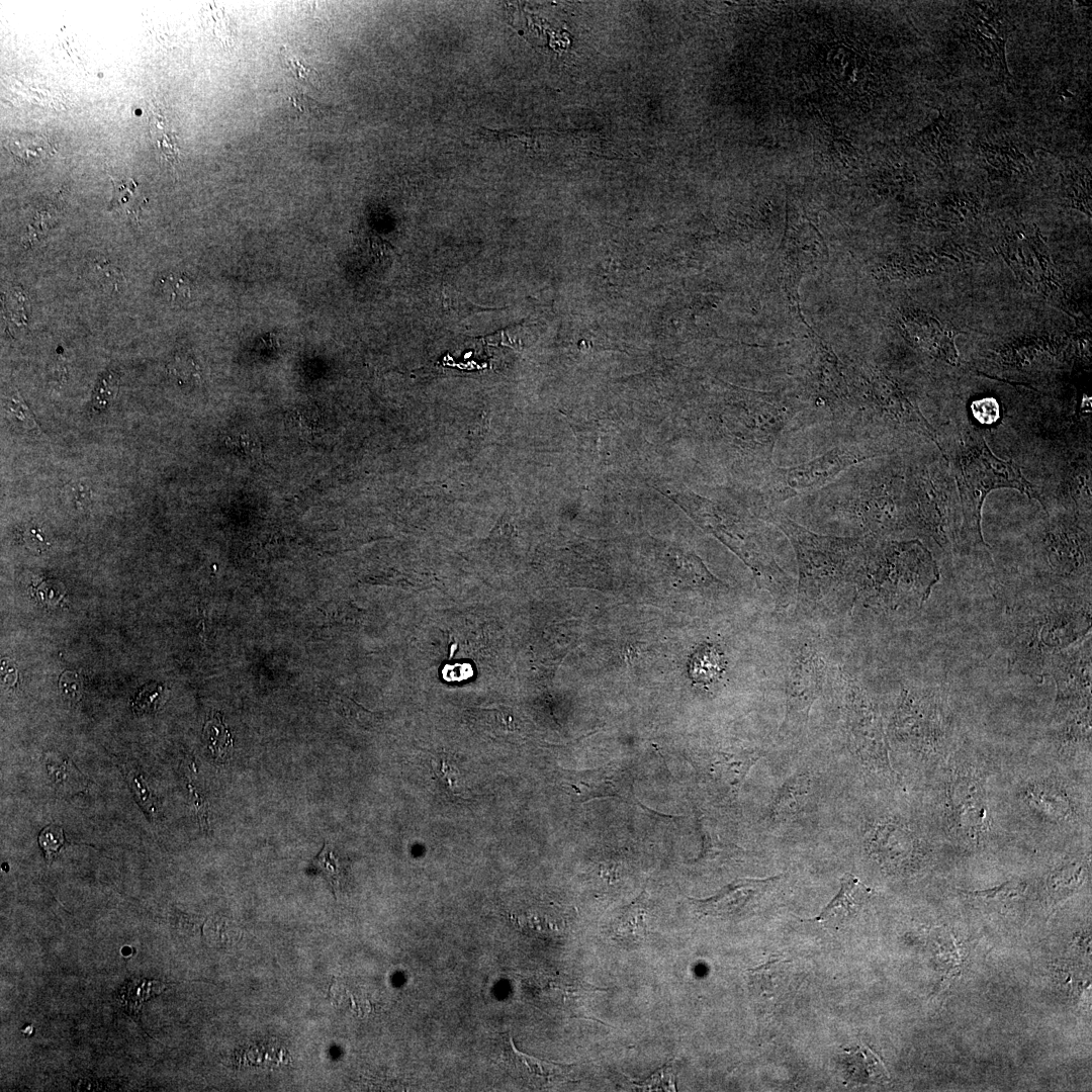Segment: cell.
<instances>
[{
	"label": "cell",
	"mask_w": 1092,
	"mask_h": 1092,
	"mask_svg": "<svg viewBox=\"0 0 1092 1092\" xmlns=\"http://www.w3.org/2000/svg\"><path fill=\"white\" fill-rule=\"evenodd\" d=\"M759 516L779 527L794 547L799 567L798 601L804 611L835 614L853 605L871 537L817 534L777 509Z\"/></svg>",
	"instance_id": "cell-1"
},
{
	"label": "cell",
	"mask_w": 1092,
	"mask_h": 1092,
	"mask_svg": "<svg viewBox=\"0 0 1092 1092\" xmlns=\"http://www.w3.org/2000/svg\"><path fill=\"white\" fill-rule=\"evenodd\" d=\"M960 490L963 522L961 535L972 545H986L981 530V510L986 495L995 488H1016L1039 498L1032 485L1012 461L997 458L989 449L980 430L972 425L959 428L946 444Z\"/></svg>",
	"instance_id": "cell-2"
},
{
	"label": "cell",
	"mask_w": 1092,
	"mask_h": 1092,
	"mask_svg": "<svg viewBox=\"0 0 1092 1092\" xmlns=\"http://www.w3.org/2000/svg\"><path fill=\"white\" fill-rule=\"evenodd\" d=\"M937 578L934 562L918 542L877 541L870 538L858 598L868 604L892 610L920 606Z\"/></svg>",
	"instance_id": "cell-3"
},
{
	"label": "cell",
	"mask_w": 1092,
	"mask_h": 1092,
	"mask_svg": "<svg viewBox=\"0 0 1092 1092\" xmlns=\"http://www.w3.org/2000/svg\"><path fill=\"white\" fill-rule=\"evenodd\" d=\"M697 517L713 532L726 538L729 546L752 570L760 588L766 589L778 606L792 600V582L772 553L763 520L747 510L726 506L700 496L687 499Z\"/></svg>",
	"instance_id": "cell-4"
},
{
	"label": "cell",
	"mask_w": 1092,
	"mask_h": 1092,
	"mask_svg": "<svg viewBox=\"0 0 1092 1092\" xmlns=\"http://www.w3.org/2000/svg\"><path fill=\"white\" fill-rule=\"evenodd\" d=\"M1090 629V609L1073 602H1044L1020 616L1012 662L1030 675L1042 676L1053 658Z\"/></svg>",
	"instance_id": "cell-5"
},
{
	"label": "cell",
	"mask_w": 1092,
	"mask_h": 1092,
	"mask_svg": "<svg viewBox=\"0 0 1092 1092\" xmlns=\"http://www.w3.org/2000/svg\"><path fill=\"white\" fill-rule=\"evenodd\" d=\"M867 455L858 446L839 444L812 460L789 467L770 465L757 476L750 502L758 514L775 510L795 497H803L826 486Z\"/></svg>",
	"instance_id": "cell-6"
},
{
	"label": "cell",
	"mask_w": 1092,
	"mask_h": 1092,
	"mask_svg": "<svg viewBox=\"0 0 1092 1092\" xmlns=\"http://www.w3.org/2000/svg\"><path fill=\"white\" fill-rule=\"evenodd\" d=\"M1012 25L999 5L968 2L961 15L960 37L980 64L1002 78H1010L1006 44Z\"/></svg>",
	"instance_id": "cell-7"
},
{
	"label": "cell",
	"mask_w": 1092,
	"mask_h": 1092,
	"mask_svg": "<svg viewBox=\"0 0 1092 1092\" xmlns=\"http://www.w3.org/2000/svg\"><path fill=\"white\" fill-rule=\"evenodd\" d=\"M844 726L851 751L867 767L892 775L889 744L878 708L856 685L844 695Z\"/></svg>",
	"instance_id": "cell-8"
},
{
	"label": "cell",
	"mask_w": 1092,
	"mask_h": 1092,
	"mask_svg": "<svg viewBox=\"0 0 1092 1092\" xmlns=\"http://www.w3.org/2000/svg\"><path fill=\"white\" fill-rule=\"evenodd\" d=\"M945 727L943 708L934 694L903 691L891 724L896 740L916 751L928 752L941 746Z\"/></svg>",
	"instance_id": "cell-9"
},
{
	"label": "cell",
	"mask_w": 1092,
	"mask_h": 1092,
	"mask_svg": "<svg viewBox=\"0 0 1092 1092\" xmlns=\"http://www.w3.org/2000/svg\"><path fill=\"white\" fill-rule=\"evenodd\" d=\"M945 816L950 833L967 845H979L989 829L986 793L972 774H956L945 791Z\"/></svg>",
	"instance_id": "cell-10"
},
{
	"label": "cell",
	"mask_w": 1092,
	"mask_h": 1092,
	"mask_svg": "<svg viewBox=\"0 0 1092 1092\" xmlns=\"http://www.w3.org/2000/svg\"><path fill=\"white\" fill-rule=\"evenodd\" d=\"M1049 670L1057 685L1056 706L1059 712L1066 715L1090 708V641L1058 653L1053 658Z\"/></svg>",
	"instance_id": "cell-11"
},
{
	"label": "cell",
	"mask_w": 1092,
	"mask_h": 1092,
	"mask_svg": "<svg viewBox=\"0 0 1092 1092\" xmlns=\"http://www.w3.org/2000/svg\"><path fill=\"white\" fill-rule=\"evenodd\" d=\"M825 675V662L817 653L803 652L795 659L787 684L782 731L789 733L807 723L811 707L822 692Z\"/></svg>",
	"instance_id": "cell-12"
},
{
	"label": "cell",
	"mask_w": 1092,
	"mask_h": 1092,
	"mask_svg": "<svg viewBox=\"0 0 1092 1092\" xmlns=\"http://www.w3.org/2000/svg\"><path fill=\"white\" fill-rule=\"evenodd\" d=\"M866 845L877 860L890 867L909 866L923 855L917 833L894 819L876 823L867 835Z\"/></svg>",
	"instance_id": "cell-13"
},
{
	"label": "cell",
	"mask_w": 1092,
	"mask_h": 1092,
	"mask_svg": "<svg viewBox=\"0 0 1092 1092\" xmlns=\"http://www.w3.org/2000/svg\"><path fill=\"white\" fill-rule=\"evenodd\" d=\"M780 879V876L766 879H737L712 897L691 899V901L697 912L703 916H737L752 908Z\"/></svg>",
	"instance_id": "cell-14"
},
{
	"label": "cell",
	"mask_w": 1092,
	"mask_h": 1092,
	"mask_svg": "<svg viewBox=\"0 0 1092 1092\" xmlns=\"http://www.w3.org/2000/svg\"><path fill=\"white\" fill-rule=\"evenodd\" d=\"M565 779L580 802L608 797L629 799L632 796L631 770L618 763L592 769L570 770L565 774Z\"/></svg>",
	"instance_id": "cell-15"
},
{
	"label": "cell",
	"mask_w": 1092,
	"mask_h": 1092,
	"mask_svg": "<svg viewBox=\"0 0 1092 1092\" xmlns=\"http://www.w3.org/2000/svg\"><path fill=\"white\" fill-rule=\"evenodd\" d=\"M762 755L763 751L758 749L715 751L704 760V768L716 787L726 793L737 794L749 770Z\"/></svg>",
	"instance_id": "cell-16"
},
{
	"label": "cell",
	"mask_w": 1092,
	"mask_h": 1092,
	"mask_svg": "<svg viewBox=\"0 0 1092 1092\" xmlns=\"http://www.w3.org/2000/svg\"><path fill=\"white\" fill-rule=\"evenodd\" d=\"M872 896V890L852 874L840 879V889L817 916L803 920L839 926L854 918Z\"/></svg>",
	"instance_id": "cell-17"
},
{
	"label": "cell",
	"mask_w": 1092,
	"mask_h": 1092,
	"mask_svg": "<svg viewBox=\"0 0 1092 1092\" xmlns=\"http://www.w3.org/2000/svg\"><path fill=\"white\" fill-rule=\"evenodd\" d=\"M1025 804L1040 819L1051 823H1064L1075 814L1072 798L1057 783L1036 781L1023 790Z\"/></svg>",
	"instance_id": "cell-18"
},
{
	"label": "cell",
	"mask_w": 1092,
	"mask_h": 1092,
	"mask_svg": "<svg viewBox=\"0 0 1092 1092\" xmlns=\"http://www.w3.org/2000/svg\"><path fill=\"white\" fill-rule=\"evenodd\" d=\"M938 116L914 135L919 150L937 165H947L957 143V131L941 109Z\"/></svg>",
	"instance_id": "cell-19"
},
{
	"label": "cell",
	"mask_w": 1092,
	"mask_h": 1092,
	"mask_svg": "<svg viewBox=\"0 0 1092 1092\" xmlns=\"http://www.w3.org/2000/svg\"><path fill=\"white\" fill-rule=\"evenodd\" d=\"M648 905V892L643 890L613 920L611 925L613 938L628 947L638 945L647 933Z\"/></svg>",
	"instance_id": "cell-20"
},
{
	"label": "cell",
	"mask_w": 1092,
	"mask_h": 1092,
	"mask_svg": "<svg viewBox=\"0 0 1092 1092\" xmlns=\"http://www.w3.org/2000/svg\"><path fill=\"white\" fill-rule=\"evenodd\" d=\"M509 1054L519 1074L535 1086L559 1084L569 1078L572 1065H561L528 1056L516 1050L512 1038Z\"/></svg>",
	"instance_id": "cell-21"
},
{
	"label": "cell",
	"mask_w": 1092,
	"mask_h": 1092,
	"mask_svg": "<svg viewBox=\"0 0 1092 1092\" xmlns=\"http://www.w3.org/2000/svg\"><path fill=\"white\" fill-rule=\"evenodd\" d=\"M811 787V780L807 775L790 778L778 792L770 806L769 816L778 821L794 818L809 804Z\"/></svg>",
	"instance_id": "cell-22"
},
{
	"label": "cell",
	"mask_w": 1092,
	"mask_h": 1092,
	"mask_svg": "<svg viewBox=\"0 0 1092 1092\" xmlns=\"http://www.w3.org/2000/svg\"><path fill=\"white\" fill-rule=\"evenodd\" d=\"M791 961L774 958L747 971L748 982L755 994L770 998L779 995L790 973Z\"/></svg>",
	"instance_id": "cell-23"
},
{
	"label": "cell",
	"mask_w": 1092,
	"mask_h": 1092,
	"mask_svg": "<svg viewBox=\"0 0 1092 1092\" xmlns=\"http://www.w3.org/2000/svg\"><path fill=\"white\" fill-rule=\"evenodd\" d=\"M977 153L987 166L998 171L1022 173L1030 167L1027 157L1011 142H980Z\"/></svg>",
	"instance_id": "cell-24"
},
{
	"label": "cell",
	"mask_w": 1092,
	"mask_h": 1092,
	"mask_svg": "<svg viewBox=\"0 0 1092 1092\" xmlns=\"http://www.w3.org/2000/svg\"><path fill=\"white\" fill-rule=\"evenodd\" d=\"M1086 862L1071 861L1054 871L1049 880V891L1055 901L1071 895L1084 881Z\"/></svg>",
	"instance_id": "cell-25"
},
{
	"label": "cell",
	"mask_w": 1092,
	"mask_h": 1092,
	"mask_svg": "<svg viewBox=\"0 0 1092 1092\" xmlns=\"http://www.w3.org/2000/svg\"><path fill=\"white\" fill-rule=\"evenodd\" d=\"M203 736L208 748L220 758L229 755L233 749V738L225 726L222 715L216 713L203 727Z\"/></svg>",
	"instance_id": "cell-26"
},
{
	"label": "cell",
	"mask_w": 1092,
	"mask_h": 1092,
	"mask_svg": "<svg viewBox=\"0 0 1092 1092\" xmlns=\"http://www.w3.org/2000/svg\"><path fill=\"white\" fill-rule=\"evenodd\" d=\"M159 292L169 301L184 302L192 297L193 282L181 273H169L156 281Z\"/></svg>",
	"instance_id": "cell-27"
},
{
	"label": "cell",
	"mask_w": 1092,
	"mask_h": 1092,
	"mask_svg": "<svg viewBox=\"0 0 1092 1092\" xmlns=\"http://www.w3.org/2000/svg\"><path fill=\"white\" fill-rule=\"evenodd\" d=\"M91 277L108 292H118L125 287L126 279L122 271L104 259H94L89 264Z\"/></svg>",
	"instance_id": "cell-28"
},
{
	"label": "cell",
	"mask_w": 1092,
	"mask_h": 1092,
	"mask_svg": "<svg viewBox=\"0 0 1092 1092\" xmlns=\"http://www.w3.org/2000/svg\"><path fill=\"white\" fill-rule=\"evenodd\" d=\"M49 774L54 782L64 790L79 791L84 786L83 778L69 760H47Z\"/></svg>",
	"instance_id": "cell-29"
},
{
	"label": "cell",
	"mask_w": 1092,
	"mask_h": 1092,
	"mask_svg": "<svg viewBox=\"0 0 1092 1092\" xmlns=\"http://www.w3.org/2000/svg\"><path fill=\"white\" fill-rule=\"evenodd\" d=\"M311 867L324 875L332 888L337 891L341 879L343 878L344 870L342 863L327 842L324 843L322 850L311 861Z\"/></svg>",
	"instance_id": "cell-30"
},
{
	"label": "cell",
	"mask_w": 1092,
	"mask_h": 1092,
	"mask_svg": "<svg viewBox=\"0 0 1092 1092\" xmlns=\"http://www.w3.org/2000/svg\"><path fill=\"white\" fill-rule=\"evenodd\" d=\"M3 408L18 427L29 433H39L32 415L17 393L3 396Z\"/></svg>",
	"instance_id": "cell-31"
},
{
	"label": "cell",
	"mask_w": 1092,
	"mask_h": 1092,
	"mask_svg": "<svg viewBox=\"0 0 1092 1092\" xmlns=\"http://www.w3.org/2000/svg\"><path fill=\"white\" fill-rule=\"evenodd\" d=\"M1025 889L1026 884L1024 882L1012 880L990 889L964 891V893L970 897L983 899L985 901H1006L1015 899L1019 895H1022Z\"/></svg>",
	"instance_id": "cell-32"
},
{
	"label": "cell",
	"mask_w": 1092,
	"mask_h": 1092,
	"mask_svg": "<svg viewBox=\"0 0 1092 1092\" xmlns=\"http://www.w3.org/2000/svg\"><path fill=\"white\" fill-rule=\"evenodd\" d=\"M720 656L712 648L698 651L691 662V674L697 680L711 679L720 670Z\"/></svg>",
	"instance_id": "cell-33"
},
{
	"label": "cell",
	"mask_w": 1092,
	"mask_h": 1092,
	"mask_svg": "<svg viewBox=\"0 0 1092 1092\" xmlns=\"http://www.w3.org/2000/svg\"><path fill=\"white\" fill-rule=\"evenodd\" d=\"M127 780L136 801L143 809L149 813L150 816L156 817L158 815V804L143 777L135 771H129Z\"/></svg>",
	"instance_id": "cell-34"
},
{
	"label": "cell",
	"mask_w": 1092,
	"mask_h": 1092,
	"mask_svg": "<svg viewBox=\"0 0 1092 1092\" xmlns=\"http://www.w3.org/2000/svg\"><path fill=\"white\" fill-rule=\"evenodd\" d=\"M163 692V687L158 684L143 687L132 701V710L135 712H148L157 709Z\"/></svg>",
	"instance_id": "cell-35"
},
{
	"label": "cell",
	"mask_w": 1092,
	"mask_h": 1092,
	"mask_svg": "<svg viewBox=\"0 0 1092 1092\" xmlns=\"http://www.w3.org/2000/svg\"><path fill=\"white\" fill-rule=\"evenodd\" d=\"M64 841V831L62 827L58 825L47 826L41 830L38 836L39 845L44 850L47 857H53L59 851Z\"/></svg>",
	"instance_id": "cell-36"
},
{
	"label": "cell",
	"mask_w": 1092,
	"mask_h": 1092,
	"mask_svg": "<svg viewBox=\"0 0 1092 1092\" xmlns=\"http://www.w3.org/2000/svg\"><path fill=\"white\" fill-rule=\"evenodd\" d=\"M65 498L78 509H84L91 502V490L87 483L78 481L70 483L64 489Z\"/></svg>",
	"instance_id": "cell-37"
},
{
	"label": "cell",
	"mask_w": 1092,
	"mask_h": 1092,
	"mask_svg": "<svg viewBox=\"0 0 1092 1092\" xmlns=\"http://www.w3.org/2000/svg\"><path fill=\"white\" fill-rule=\"evenodd\" d=\"M60 690L65 698L78 701L81 697V681L78 674L66 671L60 676Z\"/></svg>",
	"instance_id": "cell-38"
},
{
	"label": "cell",
	"mask_w": 1092,
	"mask_h": 1092,
	"mask_svg": "<svg viewBox=\"0 0 1092 1092\" xmlns=\"http://www.w3.org/2000/svg\"><path fill=\"white\" fill-rule=\"evenodd\" d=\"M289 100L294 108L301 113L316 114L322 113L325 109L323 104L304 93H294L289 96Z\"/></svg>",
	"instance_id": "cell-39"
},
{
	"label": "cell",
	"mask_w": 1092,
	"mask_h": 1092,
	"mask_svg": "<svg viewBox=\"0 0 1092 1092\" xmlns=\"http://www.w3.org/2000/svg\"><path fill=\"white\" fill-rule=\"evenodd\" d=\"M188 789L190 791V798H191L193 806L195 808V812H196L197 818L199 820V824H200L201 828L207 830L208 829V805H207L206 802H204L202 797L197 793V791L193 788L192 785H188Z\"/></svg>",
	"instance_id": "cell-40"
},
{
	"label": "cell",
	"mask_w": 1092,
	"mask_h": 1092,
	"mask_svg": "<svg viewBox=\"0 0 1092 1092\" xmlns=\"http://www.w3.org/2000/svg\"><path fill=\"white\" fill-rule=\"evenodd\" d=\"M285 63L287 65V67L289 68V70H291L293 72V74L298 79H302V80L307 79L308 74L313 72V70L311 68L306 67L304 64L300 63L297 59L287 58Z\"/></svg>",
	"instance_id": "cell-41"
}]
</instances>
